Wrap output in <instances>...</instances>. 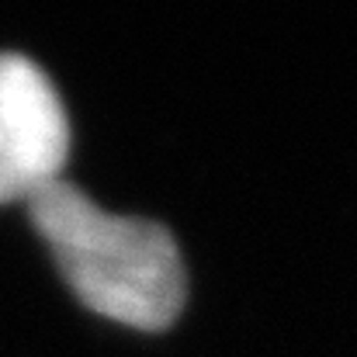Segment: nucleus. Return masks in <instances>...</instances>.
Returning a JSON list of instances; mask_svg holds the SVG:
<instances>
[{
    "label": "nucleus",
    "instance_id": "nucleus-1",
    "mask_svg": "<svg viewBox=\"0 0 357 357\" xmlns=\"http://www.w3.org/2000/svg\"><path fill=\"white\" fill-rule=\"evenodd\" d=\"M28 212L87 309L135 330H163L181 316L188 274L160 222L105 212L70 181L38 191Z\"/></svg>",
    "mask_w": 357,
    "mask_h": 357
},
{
    "label": "nucleus",
    "instance_id": "nucleus-2",
    "mask_svg": "<svg viewBox=\"0 0 357 357\" xmlns=\"http://www.w3.org/2000/svg\"><path fill=\"white\" fill-rule=\"evenodd\" d=\"M66 156L70 121L52 80L28 56L0 52V205L63 181Z\"/></svg>",
    "mask_w": 357,
    "mask_h": 357
}]
</instances>
